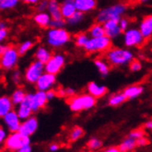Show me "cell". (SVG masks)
Masks as SVG:
<instances>
[{
    "label": "cell",
    "mask_w": 152,
    "mask_h": 152,
    "mask_svg": "<svg viewBox=\"0 0 152 152\" xmlns=\"http://www.w3.org/2000/svg\"><path fill=\"white\" fill-rule=\"evenodd\" d=\"M139 30L145 39L151 37V35H152V15H148L142 20L140 26H139Z\"/></svg>",
    "instance_id": "cell-20"
},
{
    "label": "cell",
    "mask_w": 152,
    "mask_h": 152,
    "mask_svg": "<svg viewBox=\"0 0 152 152\" xmlns=\"http://www.w3.org/2000/svg\"><path fill=\"white\" fill-rule=\"evenodd\" d=\"M30 143H31L30 137L25 136L18 131V132L11 133V135H10L5 139L4 147L7 150L17 151L20 148H23L24 146L30 145Z\"/></svg>",
    "instance_id": "cell-5"
},
{
    "label": "cell",
    "mask_w": 152,
    "mask_h": 152,
    "mask_svg": "<svg viewBox=\"0 0 152 152\" xmlns=\"http://www.w3.org/2000/svg\"><path fill=\"white\" fill-rule=\"evenodd\" d=\"M149 143L148 139L145 137H142L138 139H137V147H144V146H147Z\"/></svg>",
    "instance_id": "cell-42"
},
{
    "label": "cell",
    "mask_w": 152,
    "mask_h": 152,
    "mask_svg": "<svg viewBox=\"0 0 152 152\" xmlns=\"http://www.w3.org/2000/svg\"><path fill=\"white\" fill-rule=\"evenodd\" d=\"M136 147H137V139L132 138V137H128L126 139H124L121 144L119 145V148L122 152H128L131 151L135 148Z\"/></svg>",
    "instance_id": "cell-27"
},
{
    "label": "cell",
    "mask_w": 152,
    "mask_h": 152,
    "mask_svg": "<svg viewBox=\"0 0 152 152\" xmlns=\"http://www.w3.org/2000/svg\"><path fill=\"white\" fill-rule=\"evenodd\" d=\"M121 20V19H120ZM120 20H110L108 21H106L103 23L106 36H108L109 38H116L123 32V31L120 28L119 21Z\"/></svg>",
    "instance_id": "cell-14"
},
{
    "label": "cell",
    "mask_w": 152,
    "mask_h": 152,
    "mask_svg": "<svg viewBox=\"0 0 152 152\" xmlns=\"http://www.w3.org/2000/svg\"><path fill=\"white\" fill-rule=\"evenodd\" d=\"M49 0H40L38 2L36 10L38 12H45L46 10H48Z\"/></svg>",
    "instance_id": "cell-39"
},
{
    "label": "cell",
    "mask_w": 152,
    "mask_h": 152,
    "mask_svg": "<svg viewBox=\"0 0 152 152\" xmlns=\"http://www.w3.org/2000/svg\"><path fill=\"white\" fill-rule=\"evenodd\" d=\"M102 146V142L98 138H91L87 143V147L91 150L99 149Z\"/></svg>",
    "instance_id": "cell-36"
},
{
    "label": "cell",
    "mask_w": 152,
    "mask_h": 152,
    "mask_svg": "<svg viewBox=\"0 0 152 152\" xmlns=\"http://www.w3.org/2000/svg\"><path fill=\"white\" fill-rule=\"evenodd\" d=\"M45 71V64L36 60L28 66L25 71V79L27 82L34 84L38 81V79Z\"/></svg>",
    "instance_id": "cell-8"
},
{
    "label": "cell",
    "mask_w": 152,
    "mask_h": 152,
    "mask_svg": "<svg viewBox=\"0 0 152 152\" xmlns=\"http://www.w3.org/2000/svg\"><path fill=\"white\" fill-rule=\"evenodd\" d=\"M129 67L131 69V71H133V72H137V71H139L142 67L141 66V63L137 60V59H133L131 61V63L129 64Z\"/></svg>",
    "instance_id": "cell-40"
},
{
    "label": "cell",
    "mask_w": 152,
    "mask_h": 152,
    "mask_svg": "<svg viewBox=\"0 0 152 152\" xmlns=\"http://www.w3.org/2000/svg\"><path fill=\"white\" fill-rule=\"evenodd\" d=\"M70 41L69 32L63 29H53L47 32V42L53 48H60Z\"/></svg>",
    "instance_id": "cell-4"
},
{
    "label": "cell",
    "mask_w": 152,
    "mask_h": 152,
    "mask_svg": "<svg viewBox=\"0 0 152 152\" xmlns=\"http://www.w3.org/2000/svg\"><path fill=\"white\" fill-rule=\"evenodd\" d=\"M89 38H88V35L85 32H79L77 33L76 36H75V44L77 47H85L86 44L88 43Z\"/></svg>",
    "instance_id": "cell-30"
},
{
    "label": "cell",
    "mask_w": 152,
    "mask_h": 152,
    "mask_svg": "<svg viewBox=\"0 0 152 152\" xmlns=\"http://www.w3.org/2000/svg\"><path fill=\"white\" fill-rule=\"evenodd\" d=\"M17 113L19 114L20 118L21 120H26L31 117V115L33 113V111L31 108V100H30V97L28 94H27L25 100L19 105V108H18Z\"/></svg>",
    "instance_id": "cell-16"
},
{
    "label": "cell",
    "mask_w": 152,
    "mask_h": 152,
    "mask_svg": "<svg viewBox=\"0 0 152 152\" xmlns=\"http://www.w3.org/2000/svg\"><path fill=\"white\" fill-rule=\"evenodd\" d=\"M143 91H144V88L142 86L132 85L124 88L123 93L126 97V99H135V98H137L143 93Z\"/></svg>",
    "instance_id": "cell-24"
},
{
    "label": "cell",
    "mask_w": 152,
    "mask_h": 152,
    "mask_svg": "<svg viewBox=\"0 0 152 152\" xmlns=\"http://www.w3.org/2000/svg\"><path fill=\"white\" fill-rule=\"evenodd\" d=\"M84 18V13L83 12H80V11H77L72 17H70L69 19L66 20V22L69 25H77L78 24L80 21H82Z\"/></svg>",
    "instance_id": "cell-34"
},
{
    "label": "cell",
    "mask_w": 152,
    "mask_h": 152,
    "mask_svg": "<svg viewBox=\"0 0 152 152\" xmlns=\"http://www.w3.org/2000/svg\"><path fill=\"white\" fill-rule=\"evenodd\" d=\"M3 120H4V123L7 126V127L8 128L11 133H14V132H18L20 130V118L19 114H18L17 112L15 111H11L8 113H7L4 117H3Z\"/></svg>",
    "instance_id": "cell-12"
},
{
    "label": "cell",
    "mask_w": 152,
    "mask_h": 152,
    "mask_svg": "<svg viewBox=\"0 0 152 152\" xmlns=\"http://www.w3.org/2000/svg\"><path fill=\"white\" fill-rule=\"evenodd\" d=\"M134 59L133 53L123 48H112L106 53V60L113 66L130 64Z\"/></svg>",
    "instance_id": "cell-1"
},
{
    "label": "cell",
    "mask_w": 152,
    "mask_h": 152,
    "mask_svg": "<svg viewBox=\"0 0 152 152\" xmlns=\"http://www.w3.org/2000/svg\"><path fill=\"white\" fill-rule=\"evenodd\" d=\"M20 53L13 46L8 45V48L1 55V66L5 70H12L19 62Z\"/></svg>",
    "instance_id": "cell-7"
},
{
    "label": "cell",
    "mask_w": 152,
    "mask_h": 152,
    "mask_svg": "<svg viewBox=\"0 0 152 152\" xmlns=\"http://www.w3.org/2000/svg\"><path fill=\"white\" fill-rule=\"evenodd\" d=\"M129 137H132V138H135V139H138V138H140L142 137H145V131L143 129H141V128L135 129V130H133L132 132H130Z\"/></svg>",
    "instance_id": "cell-38"
},
{
    "label": "cell",
    "mask_w": 152,
    "mask_h": 152,
    "mask_svg": "<svg viewBox=\"0 0 152 152\" xmlns=\"http://www.w3.org/2000/svg\"><path fill=\"white\" fill-rule=\"evenodd\" d=\"M66 63V57L63 55H53L51 59L45 64V72L56 75L58 74L62 68L64 67Z\"/></svg>",
    "instance_id": "cell-10"
},
{
    "label": "cell",
    "mask_w": 152,
    "mask_h": 152,
    "mask_svg": "<svg viewBox=\"0 0 152 152\" xmlns=\"http://www.w3.org/2000/svg\"><path fill=\"white\" fill-rule=\"evenodd\" d=\"M27 96V93L23 91L22 88H18L13 92L11 96V100L14 103V105H20Z\"/></svg>",
    "instance_id": "cell-29"
},
{
    "label": "cell",
    "mask_w": 152,
    "mask_h": 152,
    "mask_svg": "<svg viewBox=\"0 0 152 152\" xmlns=\"http://www.w3.org/2000/svg\"><path fill=\"white\" fill-rule=\"evenodd\" d=\"M145 42V38L138 29L126 30L124 35V45L127 47H137Z\"/></svg>",
    "instance_id": "cell-9"
},
{
    "label": "cell",
    "mask_w": 152,
    "mask_h": 152,
    "mask_svg": "<svg viewBox=\"0 0 152 152\" xmlns=\"http://www.w3.org/2000/svg\"><path fill=\"white\" fill-rule=\"evenodd\" d=\"M66 21L64 20V19L61 20H52L51 23H50V28L53 29H63L65 25H66Z\"/></svg>",
    "instance_id": "cell-37"
},
{
    "label": "cell",
    "mask_w": 152,
    "mask_h": 152,
    "mask_svg": "<svg viewBox=\"0 0 152 152\" xmlns=\"http://www.w3.org/2000/svg\"><path fill=\"white\" fill-rule=\"evenodd\" d=\"M38 128V121L35 117H31L24 120L23 123H21L20 124V127L19 132H20L21 134L25 136H28L31 137V135L36 132Z\"/></svg>",
    "instance_id": "cell-15"
},
{
    "label": "cell",
    "mask_w": 152,
    "mask_h": 152,
    "mask_svg": "<svg viewBox=\"0 0 152 152\" xmlns=\"http://www.w3.org/2000/svg\"><path fill=\"white\" fill-rule=\"evenodd\" d=\"M8 48V45H1V47H0V53H5L7 51V49Z\"/></svg>",
    "instance_id": "cell-52"
},
{
    "label": "cell",
    "mask_w": 152,
    "mask_h": 152,
    "mask_svg": "<svg viewBox=\"0 0 152 152\" xmlns=\"http://www.w3.org/2000/svg\"><path fill=\"white\" fill-rule=\"evenodd\" d=\"M16 152H31V147L30 145L24 146L23 148H20L19 150H17Z\"/></svg>",
    "instance_id": "cell-47"
},
{
    "label": "cell",
    "mask_w": 152,
    "mask_h": 152,
    "mask_svg": "<svg viewBox=\"0 0 152 152\" xmlns=\"http://www.w3.org/2000/svg\"><path fill=\"white\" fill-rule=\"evenodd\" d=\"M49 148L52 152H55V151H57L59 149V146L57 144H52Z\"/></svg>",
    "instance_id": "cell-50"
},
{
    "label": "cell",
    "mask_w": 152,
    "mask_h": 152,
    "mask_svg": "<svg viewBox=\"0 0 152 152\" xmlns=\"http://www.w3.org/2000/svg\"><path fill=\"white\" fill-rule=\"evenodd\" d=\"M94 64L97 67V69L99 70V72L101 73L102 76L105 77L109 74V71H110V64L108 62H106L102 59H96L94 61Z\"/></svg>",
    "instance_id": "cell-28"
},
{
    "label": "cell",
    "mask_w": 152,
    "mask_h": 152,
    "mask_svg": "<svg viewBox=\"0 0 152 152\" xmlns=\"http://www.w3.org/2000/svg\"><path fill=\"white\" fill-rule=\"evenodd\" d=\"M112 47V39L108 36L89 38L84 49L88 53H104L108 52Z\"/></svg>",
    "instance_id": "cell-6"
},
{
    "label": "cell",
    "mask_w": 152,
    "mask_h": 152,
    "mask_svg": "<svg viewBox=\"0 0 152 152\" xmlns=\"http://www.w3.org/2000/svg\"><path fill=\"white\" fill-rule=\"evenodd\" d=\"M126 6L124 4H116L103 8L97 16V22L103 24L110 20H120L121 16L126 12Z\"/></svg>",
    "instance_id": "cell-3"
},
{
    "label": "cell",
    "mask_w": 152,
    "mask_h": 152,
    "mask_svg": "<svg viewBox=\"0 0 152 152\" xmlns=\"http://www.w3.org/2000/svg\"><path fill=\"white\" fill-rule=\"evenodd\" d=\"M6 138H7V133L3 129V127H1L0 128V142L2 143L4 141V139H6Z\"/></svg>",
    "instance_id": "cell-46"
},
{
    "label": "cell",
    "mask_w": 152,
    "mask_h": 152,
    "mask_svg": "<svg viewBox=\"0 0 152 152\" xmlns=\"http://www.w3.org/2000/svg\"><path fill=\"white\" fill-rule=\"evenodd\" d=\"M13 102L11 98L7 96H2L0 99V116L4 117V116L12 111L13 109Z\"/></svg>",
    "instance_id": "cell-22"
},
{
    "label": "cell",
    "mask_w": 152,
    "mask_h": 152,
    "mask_svg": "<svg viewBox=\"0 0 152 152\" xmlns=\"http://www.w3.org/2000/svg\"><path fill=\"white\" fill-rule=\"evenodd\" d=\"M48 12L52 17V20H61L64 19L62 16L61 5L57 2V0H49Z\"/></svg>",
    "instance_id": "cell-21"
},
{
    "label": "cell",
    "mask_w": 152,
    "mask_h": 152,
    "mask_svg": "<svg viewBox=\"0 0 152 152\" xmlns=\"http://www.w3.org/2000/svg\"><path fill=\"white\" fill-rule=\"evenodd\" d=\"M33 46V42L32 41H26L22 42L18 48V51L20 53V56H24L25 53H28Z\"/></svg>",
    "instance_id": "cell-35"
},
{
    "label": "cell",
    "mask_w": 152,
    "mask_h": 152,
    "mask_svg": "<svg viewBox=\"0 0 152 152\" xmlns=\"http://www.w3.org/2000/svg\"><path fill=\"white\" fill-rule=\"evenodd\" d=\"M84 135H85V132H84V130L81 127L75 126L72 129V131H71V133H70L69 139H70V141L75 142V141L78 140L79 138H81Z\"/></svg>",
    "instance_id": "cell-32"
},
{
    "label": "cell",
    "mask_w": 152,
    "mask_h": 152,
    "mask_svg": "<svg viewBox=\"0 0 152 152\" xmlns=\"http://www.w3.org/2000/svg\"><path fill=\"white\" fill-rule=\"evenodd\" d=\"M104 152H122L119 148H109L104 150Z\"/></svg>",
    "instance_id": "cell-48"
},
{
    "label": "cell",
    "mask_w": 152,
    "mask_h": 152,
    "mask_svg": "<svg viewBox=\"0 0 152 152\" xmlns=\"http://www.w3.org/2000/svg\"><path fill=\"white\" fill-rule=\"evenodd\" d=\"M52 20V17L50 14L46 12H38L34 16V21L37 25H39L42 28H46L50 27V23Z\"/></svg>",
    "instance_id": "cell-23"
},
{
    "label": "cell",
    "mask_w": 152,
    "mask_h": 152,
    "mask_svg": "<svg viewBox=\"0 0 152 152\" xmlns=\"http://www.w3.org/2000/svg\"><path fill=\"white\" fill-rule=\"evenodd\" d=\"M46 95H47V98H48V101H51L56 96H57V93H56V91H53V89H49V91H46Z\"/></svg>",
    "instance_id": "cell-44"
},
{
    "label": "cell",
    "mask_w": 152,
    "mask_h": 152,
    "mask_svg": "<svg viewBox=\"0 0 152 152\" xmlns=\"http://www.w3.org/2000/svg\"><path fill=\"white\" fill-rule=\"evenodd\" d=\"M61 11H62V16L66 20L69 19L70 17H72L77 11L74 0H65L61 4Z\"/></svg>",
    "instance_id": "cell-17"
},
{
    "label": "cell",
    "mask_w": 152,
    "mask_h": 152,
    "mask_svg": "<svg viewBox=\"0 0 152 152\" xmlns=\"http://www.w3.org/2000/svg\"><path fill=\"white\" fill-rule=\"evenodd\" d=\"M145 128L149 129V130H152V120L148 121V122L145 124Z\"/></svg>",
    "instance_id": "cell-51"
},
{
    "label": "cell",
    "mask_w": 152,
    "mask_h": 152,
    "mask_svg": "<svg viewBox=\"0 0 152 152\" xmlns=\"http://www.w3.org/2000/svg\"><path fill=\"white\" fill-rule=\"evenodd\" d=\"M139 2H141V3H143V2H147V1H148V0H138Z\"/></svg>",
    "instance_id": "cell-53"
},
{
    "label": "cell",
    "mask_w": 152,
    "mask_h": 152,
    "mask_svg": "<svg viewBox=\"0 0 152 152\" xmlns=\"http://www.w3.org/2000/svg\"><path fill=\"white\" fill-rule=\"evenodd\" d=\"M7 36V28H0V41H3Z\"/></svg>",
    "instance_id": "cell-45"
},
{
    "label": "cell",
    "mask_w": 152,
    "mask_h": 152,
    "mask_svg": "<svg viewBox=\"0 0 152 152\" xmlns=\"http://www.w3.org/2000/svg\"><path fill=\"white\" fill-rule=\"evenodd\" d=\"M31 100V104L33 112H37L40 109H42L47 104L48 98L46 95V91H38L36 93L28 94Z\"/></svg>",
    "instance_id": "cell-11"
},
{
    "label": "cell",
    "mask_w": 152,
    "mask_h": 152,
    "mask_svg": "<svg viewBox=\"0 0 152 152\" xmlns=\"http://www.w3.org/2000/svg\"><path fill=\"white\" fill-rule=\"evenodd\" d=\"M22 1L26 4L34 5V4H38V2L40 1V0H22Z\"/></svg>",
    "instance_id": "cell-49"
},
{
    "label": "cell",
    "mask_w": 152,
    "mask_h": 152,
    "mask_svg": "<svg viewBox=\"0 0 152 152\" xmlns=\"http://www.w3.org/2000/svg\"><path fill=\"white\" fill-rule=\"evenodd\" d=\"M88 35L91 38H97V37H102L106 35L104 26L102 23L97 22L93 24L88 30Z\"/></svg>",
    "instance_id": "cell-25"
},
{
    "label": "cell",
    "mask_w": 152,
    "mask_h": 152,
    "mask_svg": "<svg viewBox=\"0 0 152 152\" xmlns=\"http://www.w3.org/2000/svg\"><path fill=\"white\" fill-rule=\"evenodd\" d=\"M53 56L52 53L45 47H39L35 53V57H36V60L42 62L43 64H46L47 62L51 59V57Z\"/></svg>",
    "instance_id": "cell-26"
},
{
    "label": "cell",
    "mask_w": 152,
    "mask_h": 152,
    "mask_svg": "<svg viewBox=\"0 0 152 152\" xmlns=\"http://www.w3.org/2000/svg\"><path fill=\"white\" fill-rule=\"evenodd\" d=\"M20 0H0V8L2 10H11L15 7Z\"/></svg>",
    "instance_id": "cell-33"
},
{
    "label": "cell",
    "mask_w": 152,
    "mask_h": 152,
    "mask_svg": "<svg viewBox=\"0 0 152 152\" xmlns=\"http://www.w3.org/2000/svg\"><path fill=\"white\" fill-rule=\"evenodd\" d=\"M87 89L88 93L92 95L93 97H95L96 99L97 98L103 97L107 93V91H108V89H107L105 86L99 85L96 82H89L87 86Z\"/></svg>",
    "instance_id": "cell-18"
},
{
    "label": "cell",
    "mask_w": 152,
    "mask_h": 152,
    "mask_svg": "<svg viewBox=\"0 0 152 152\" xmlns=\"http://www.w3.org/2000/svg\"><path fill=\"white\" fill-rule=\"evenodd\" d=\"M77 11L80 12H89L93 10L97 6L96 0H74Z\"/></svg>",
    "instance_id": "cell-19"
},
{
    "label": "cell",
    "mask_w": 152,
    "mask_h": 152,
    "mask_svg": "<svg viewBox=\"0 0 152 152\" xmlns=\"http://www.w3.org/2000/svg\"><path fill=\"white\" fill-rule=\"evenodd\" d=\"M127 99L126 97L124 96V93H117V94H114L113 95L110 99H109V104L111 106H119L121 105L122 103H124V102H126Z\"/></svg>",
    "instance_id": "cell-31"
},
{
    "label": "cell",
    "mask_w": 152,
    "mask_h": 152,
    "mask_svg": "<svg viewBox=\"0 0 152 152\" xmlns=\"http://www.w3.org/2000/svg\"><path fill=\"white\" fill-rule=\"evenodd\" d=\"M20 77H21V75H20V72H19V71H16V72H14L12 75V80L15 83H19L20 81Z\"/></svg>",
    "instance_id": "cell-43"
},
{
    "label": "cell",
    "mask_w": 152,
    "mask_h": 152,
    "mask_svg": "<svg viewBox=\"0 0 152 152\" xmlns=\"http://www.w3.org/2000/svg\"><path fill=\"white\" fill-rule=\"evenodd\" d=\"M56 82V75L45 72L41 76V77L38 79V81L35 84H36V88L38 91H47L49 89H52Z\"/></svg>",
    "instance_id": "cell-13"
},
{
    "label": "cell",
    "mask_w": 152,
    "mask_h": 152,
    "mask_svg": "<svg viewBox=\"0 0 152 152\" xmlns=\"http://www.w3.org/2000/svg\"><path fill=\"white\" fill-rule=\"evenodd\" d=\"M119 25H120V28L123 31H126L129 26V21L128 20L124 19V18H121V20L119 21Z\"/></svg>",
    "instance_id": "cell-41"
},
{
    "label": "cell",
    "mask_w": 152,
    "mask_h": 152,
    "mask_svg": "<svg viewBox=\"0 0 152 152\" xmlns=\"http://www.w3.org/2000/svg\"><path fill=\"white\" fill-rule=\"evenodd\" d=\"M67 103L72 112H81L93 108L96 104V98L89 93L75 95L73 97L68 98Z\"/></svg>",
    "instance_id": "cell-2"
}]
</instances>
